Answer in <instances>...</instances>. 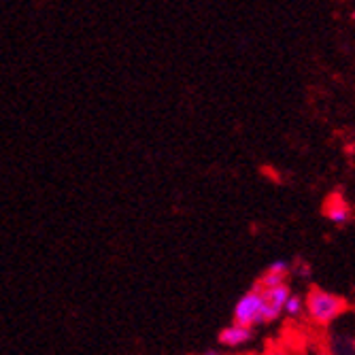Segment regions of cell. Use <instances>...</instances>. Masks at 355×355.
Wrapping results in <instances>:
<instances>
[{"mask_svg": "<svg viewBox=\"0 0 355 355\" xmlns=\"http://www.w3.org/2000/svg\"><path fill=\"white\" fill-rule=\"evenodd\" d=\"M345 302L332 294V292H324V289H313V292L306 296L304 300V311L309 315V319L317 326H328L343 313Z\"/></svg>", "mask_w": 355, "mask_h": 355, "instance_id": "obj_2", "label": "cell"}, {"mask_svg": "<svg viewBox=\"0 0 355 355\" xmlns=\"http://www.w3.org/2000/svg\"><path fill=\"white\" fill-rule=\"evenodd\" d=\"M234 324H241V326H247V328H257V326H264V324H270L275 321L272 313H270V306L264 298V292L260 287H253L249 289L247 294H243L239 298V302L234 304Z\"/></svg>", "mask_w": 355, "mask_h": 355, "instance_id": "obj_1", "label": "cell"}, {"mask_svg": "<svg viewBox=\"0 0 355 355\" xmlns=\"http://www.w3.org/2000/svg\"><path fill=\"white\" fill-rule=\"evenodd\" d=\"M287 272H289V264L285 260H275L268 270L264 272V277L260 279V285L262 289H268V287H277V285H283L287 283Z\"/></svg>", "mask_w": 355, "mask_h": 355, "instance_id": "obj_5", "label": "cell"}, {"mask_svg": "<svg viewBox=\"0 0 355 355\" xmlns=\"http://www.w3.org/2000/svg\"><path fill=\"white\" fill-rule=\"evenodd\" d=\"M262 289V287H260ZM264 292V298H266V302H268V306H270V313H272V317H275V321L283 315V309H285V302L289 300V296H292L294 292L289 289V285L287 283H283V285H277V287H268V289H262Z\"/></svg>", "mask_w": 355, "mask_h": 355, "instance_id": "obj_4", "label": "cell"}, {"mask_svg": "<svg viewBox=\"0 0 355 355\" xmlns=\"http://www.w3.org/2000/svg\"><path fill=\"white\" fill-rule=\"evenodd\" d=\"M205 355H223V353L221 351H207Z\"/></svg>", "mask_w": 355, "mask_h": 355, "instance_id": "obj_9", "label": "cell"}, {"mask_svg": "<svg viewBox=\"0 0 355 355\" xmlns=\"http://www.w3.org/2000/svg\"><path fill=\"white\" fill-rule=\"evenodd\" d=\"M260 355H296L292 349H283V347H270L266 351H262Z\"/></svg>", "mask_w": 355, "mask_h": 355, "instance_id": "obj_8", "label": "cell"}, {"mask_svg": "<svg viewBox=\"0 0 355 355\" xmlns=\"http://www.w3.org/2000/svg\"><path fill=\"white\" fill-rule=\"evenodd\" d=\"M253 340V330L241 324H230L219 332V343L228 349H241Z\"/></svg>", "mask_w": 355, "mask_h": 355, "instance_id": "obj_3", "label": "cell"}, {"mask_svg": "<svg viewBox=\"0 0 355 355\" xmlns=\"http://www.w3.org/2000/svg\"><path fill=\"white\" fill-rule=\"evenodd\" d=\"M326 217H328L334 225H345V223H349V219H351V209H349V205L345 202V198L332 196V198L326 202Z\"/></svg>", "mask_w": 355, "mask_h": 355, "instance_id": "obj_6", "label": "cell"}, {"mask_svg": "<svg viewBox=\"0 0 355 355\" xmlns=\"http://www.w3.org/2000/svg\"><path fill=\"white\" fill-rule=\"evenodd\" d=\"M304 313V298L298 296V294H292L289 300L285 302V309H283V315L287 317H300Z\"/></svg>", "mask_w": 355, "mask_h": 355, "instance_id": "obj_7", "label": "cell"}]
</instances>
